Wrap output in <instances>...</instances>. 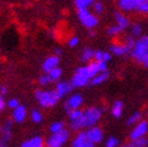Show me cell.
<instances>
[{"label": "cell", "mask_w": 148, "mask_h": 147, "mask_svg": "<svg viewBox=\"0 0 148 147\" xmlns=\"http://www.w3.org/2000/svg\"><path fill=\"white\" fill-rule=\"evenodd\" d=\"M140 0H117V7L124 13L136 12Z\"/></svg>", "instance_id": "7c38bea8"}, {"label": "cell", "mask_w": 148, "mask_h": 147, "mask_svg": "<svg viewBox=\"0 0 148 147\" xmlns=\"http://www.w3.org/2000/svg\"><path fill=\"white\" fill-rule=\"evenodd\" d=\"M136 12L147 16V14H148V0H145V1H142V3L138 4L137 9H136Z\"/></svg>", "instance_id": "d6a6232c"}, {"label": "cell", "mask_w": 148, "mask_h": 147, "mask_svg": "<svg viewBox=\"0 0 148 147\" xmlns=\"http://www.w3.org/2000/svg\"><path fill=\"white\" fill-rule=\"evenodd\" d=\"M110 77V74L107 71H101L99 74H97L90 81V83L94 84V86H99V84H102V83H105L106 81L108 80Z\"/></svg>", "instance_id": "44dd1931"}, {"label": "cell", "mask_w": 148, "mask_h": 147, "mask_svg": "<svg viewBox=\"0 0 148 147\" xmlns=\"http://www.w3.org/2000/svg\"><path fill=\"white\" fill-rule=\"evenodd\" d=\"M119 147H128V146H119Z\"/></svg>", "instance_id": "bcb514c9"}, {"label": "cell", "mask_w": 148, "mask_h": 147, "mask_svg": "<svg viewBox=\"0 0 148 147\" xmlns=\"http://www.w3.org/2000/svg\"><path fill=\"white\" fill-rule=\"evenodd\" d=\"M71 147H95V145L88 140L86 133L81 130V131H77V135L72 140Z\"/></svg>", "instance_id": "2e32d148"}, {"label": "cell", "mask_w": 148, "mask_h": 147, "mask_svg": "<svg viewBox=\"0 0 148 147\" xmlns=\"http://www.w3.org/2000/svg\"><path fill=\"white\" fill-rule=\"evenodd\" d=\"M142 120V112L141 111H136L134 112L128 120V126H134V124H136L138 121Z\"/></svg>", "instance_id": "1f68e13d"}, {"label": "cell", "mask_w": 148, "mask_h": 147, "mask_svg": "<svg viewBox=\"0 0 148 147\" xmlns=\"http://www.w3.org/2000/svg\"><path fill=\"white\" fill-rule=\"evenodd\" d=\"M70 140V131L63 129L57 133H51V135L45 140L46 147H64Z\"/></svg>", "instance_id": "277c9868"}, {"label": "cell", "mask_w": 148, "mask_h": 147, "mask_svg": "<svg viewBox=\"0 0 148 147\" xmlns=\"http://www.w3.org/2000/svg\"><path fill=\"white\" fill-rule=\"evenodd\" d=\"M135 40H136V38H134L132 35H125L124 36V40H123V42L125 43V46H127L130 51H131V48L134 47V43H135Z\"/></svg>", "instance_id": "836d02e7"}, {"label": "cell", "mask_w": 148, "mask_h": 147, "mask_svg": "<svg viewBox=\"0 0 148 147\" xmlns=\"http://www.w3.org/2000/svg\"><path fill=\"white\" fill-rule=\"evenodd\" d=\"M98 65H99L100 72H101V71H107V68H108V63H107V62L100 60V62H98Z\"/></svg>", "instance_id": "f35d334b"}, {"label": "cell", "mask_w": 148, "mask_h": 147, "mask_svg": "<svg viewBox=\"0 0 148 147\" xmlns=\"http://www.w3.org/2000/svg\"><path fill=\"white\" fill-rule=\"evenodd\" d=\"M73 4L77 10H84V9H90L93 0H73Z\"/></svg>", "instance_id": "83f0119b"}, {"label": "cell", "mask_w": 148, "mask_h": 147, "mask_svg": "<svg viewBox=\"0 0 148 147\" xmlns=\"http://www.w3.org/2000/svg\"><path fill=\"white\" fill-rule=\"evenodd\" d=\"M69 113V124L70 128L73 131H81L86 128V120H84V113L81 109L78 110H72L68 112Z\"/></svg>", "instance_id": "8992f818"}, {"label": "cell", "mask_w": 148, "mask_h": 147, "mask_svg": "<svg viewBox=\"0 0 148 147\" xmlns=\"http://www.w3.org/2000/svg\"><path fill=\"white\" fill-rule=\"evenodd\" d=\"M59 64H60V57L57 56V54H52V56H48L47 58H45V60L42 62L41 69H42L43 72L47 74L51 70L58 68Z\"/></svg>", "instance_id": "4fadbf2b"}, {"label": "cell", "mask_w": 148, "mask_h": 147, "mask_svg": "<svg viewBox=\"0 0 148 147\" xmlns=\"http://www.w3.org/2000/svg\"><path fill=\"white\" fill-rule=\"evenodd\" d=\"M94 53H95V51L92 47H84L82 49V52H81L79 59L83 63H89V62L94 60Z\"/></svg>", "instance_id": "ffe728a7"}, {"label": "cell", "mask_w": 148, "mask_h": 147, "mask_svg": "<svg viewBox=\"0 0 148 147\" xmlns=\"http://www.w3.org/2000/svg\"><path fill=\"white\" fill-rule=\"evenodd\" d=\"M12 134H13V121L9 120V121H6L5 124L3 126V133H1L3 141L5 144H7L12 139Z\"/></svg>", "instance_id": "d6986e66"}, {"label": "cell", "mask_w": 148, "mask_h": 147, "mask_svg": "<svg viewBox=\"0 0 148 147\" xmlns=\"http://www.w3.org/2000/svg\"><path fill=\"white\" fill-rule=\"evenodd\" d=\"M93 1H94V0H93Z\"/></svg>", "instance_id": "c3c4849f"}, {"label": "cell", "mask_w": 148, "mask_h": 147, "mask_svg": "<svg viewBox=\"0 0 148 147\" xmlns=\"http://www.w3.org/2000/svg\"><path fill=\"white\" fill-rule=\"evenodd\" d=\"M0 147H7L6 144L3 141V139H1V137H0Z\"/></svg>", "instance_id": "ee69618b"}, {"label": "cell", "mask_w": 148, "mask_h": 147, "mask_svg": "<svg viewBox=\"0 0 148 147\" xmlns=\"http://www.w3.org/2000/svg\"><path fill=\"white\" fill-rule=\"evenodd\" d=\"M92 11L97 14V16H101V14L105 12V5H103L100 0H94L93 4H92Z\"/></svg>", "instance_id": "d4e9b609"}, {"label": "cell", "mask_w": 148, "mask_h": 147, "mask_svg": "<svg viewBox=\"0 0 148 147\" xmlns=\"http://www.w3.org/2000/svg\"><path fill=\"white\" fill-rule=\"evenodd\" d=\"M111 59H112V54H111L110 52H105V51H103V53H102V60L108 63Z\"/></svg>", "instance_id": "ab89813d"}, {"label": "cell", "mask_w": 148, "mask_h": 147, "mask_svg": "<svg viewBox=\"0 0 148 147\" xmlns=\"http://www.w3.org/2000/svg\"><path fill=\"white\" fill-rule=\"evenodd\" d=\"M45 147H46V146H45Z\"/></svg>", "instance_id": "681fc988"}, {"label": "cell", "mask_w": 148, "mask_h": 147, "mask_svg": "<svg viewBox=\"0 0 148 147\" xmlns=\"http://www.w3.org/2000/svg\"><path fill=\"white\" fill-rule=\"evenodd\" d=\"M77 18L79 21V23L84 28H87L88 30L95 29L100 23L99 16H97V14H95L93 11H90L89 9L77 10Z\"/></svg>", "instance_id": "3957f363"}, {"label": "cell", "mask_w": 148, "mask_h": 147, "mask_svg": "<svg viewBox=\"0 0 148 147\" xmlns=\"http://www.w3.org/2000/svg\"><path fill=\"white\" fill-rule=\"evenodd\" d=\"M128 147H148V139L146 136L138 139H131Z\"/></svg>", "instance_id": "603a6c76"}, {"label": "cell", "mask_w": 148, "mask_h": 147, "mask_svg": "<svg viewBox=\"0 0 148 147\" xmlns=\"http://www.w3.org/2000/svg\"><path fill=\"white\" fill-rule=\"evenodd\" d=\"M54 54H57V56L60 57V56L63 54V49H62L60 47H57V48L54 49Z\"/></svg>", "instance_id": "b9f144b4"}, {"label": "cell", "mask_w": 148, "mask_h": 147, "mask_svg": "<svg viewBox=\"0 0 148 147\" xmlns=\"http://www.w3.org/2000/svg\"><path fill=\"white\" fill-rule=\"evenodd\" d=\"M123 32H124L123 29H121L117 24L110 25V27L107 28V30H106V33H107V35L110 36V38H118V36L122 35Z\"/></svg>", "instance_id": "484cf974"}, {"label": "cell", "mask_w": 148, "mask_h": 147, "mask_svg": "<svg viewBox=\"0 0 148 147\" xmlns=\"http://www.w3.org/2000/svg\"><path fill=\"white\" fill-rule=\"evenodd\" d=\"M63 129H65V123L63 121H56L49 126L51 133H57V131H60Z\"/></svg>", "instance_id": "f546056e"}, {"label": "cell", "mask_w": 148, "mask_h": 147, "mask_svg": "<svg viewBox=\"0 0 148 147\" xmlns=\"http://www.w3.org/2000/svg\"><path fill=\"white\" fill-rule=\"evenodd\" d=\"M0 93H1L3 95H6L7 93H9V87L5 86V84H0Z\"/></svg>", "instance_id": "60d3db41"}, {"label": "cell", "mask_w": 148, "mask_h": 147, "mask_svg": "<svg viewBox=\"0 0 148 147\" xmlns=\"http://www.w3.org/2000/svg\"><path fill=\"white\" fill-rule=\"evenodd\" d=\"M83 105V97L81 94H71L68 97V99L64 102V109L66 110V112H70L72 110H78Z\"/></svg>", "instance_id": "ba28073f"}, {"label": "cell", "mask_w": 148, "mask_h": 147, "mask_svg": "<svg viewBox=\"0 0 148 147\" xmlns=\"http://www.w3.org/2000/svg\"><path fill=\"white\" fill-rule=\"evenodd\" d=\"M90 81H92V75L88 71L87 65H84V67H79L76 69L70 82L73 86V88H82L86 87L87 84H89Z\"/></svg>", "instance_id": "5b68a950"}, {"label": "cell", "mask_w": 148, "mask_h": 147, "mask_svg": "<svg viewBox=\"0 0 148 147\" xmlns=\"http://www.w3.org/2000/svg\"><path fill=\"white\" fill-rule=\"evenodd\" d=\"M1 133H3V126H0V137H1Z\"/></svg>", "instance_id": "f6af8a7d"}, {"label": "cell", "mask_w": 148, "mask_h": 147, "mask_svg": "<svg viewBox=\"0 0 148 147\" xmlns=\"http://www.w3.org/2000/svg\"><path fill=\"white\" fill-rule=\"evenodd\" d=\"M130 35H132L134 38H138L142 35V25L140 23H131L130 25Z\"/></svg>", "instance_id": "f1b7e54d"}, {"label": "cell", "mask_w": 148, "mask_h": 147, "mask_svg": "<svg viewBox=\"0 0 148 147\" xmlns=\"http://www.w3.org/2000/svg\"><path fill=\"white\" fill-rule=\"evenodd\" d=\"M123 111H124L123 102L121 100L114 101L112 107H111V113H112V116L116 117V118H119V117H122V115H123Z\"/></svg>", "instance_id": "7402d4cb"}, {"label": "cell", "mask_w": 148, "mask_h": 147, "mask_svg": "<svg viewBox=\"0 0 148 147\" xmlns=\"http://www.w3.org/2000/svg\"><path fill=\"white\" fill-rule=\"evenodd\" d=\"M34 95H35V99H36V101H38V104L42 109L54 107L59 102V100H60V98H59V95L57 94L56 89H49L48 87L36 89Z\"/></svg>", "instance_id": "6da1fadb"}, {"label": "cell", "mask_w": 148, "mask_h": 147, "mask_svg": "<svg viewBox=\"0 0 148 147\" xmlns=\"http://www.w3.org/2000/svg\"><path fill=\"white\" fill-rule=\"evenodd\" d=\"M130 54L136 63L142 64L143 59L148 56V35H141L136 38Z\"/></svg>", "instance_id": "7a4b0ae2"}, {"label": "cell", "mask_w": 148, "mask_h": 147, "mask_svg": "<svg viewBox=\"0 0 148 147\" xmlns=\"http://www.w3.org/2000/svg\"><path fill=\"white\" fill-rule=\"evenodd\" d=\"M114 22L121 29H123V30H127V29H129L131 25V21L129 18V16L119 10L114 12Z\"/></svg>", "instance_id": "9a60e30c"}, {"label": "cell", "mask_w": 148, "mask_h": 147, "mask_svg": "<svg viewBox=\"0 0 148 147\" xmlns=\"http://www.w3.org/2000/svg\"><path fill=\"white\" fill-rule=\"evenodd\" d=\"M19 147H45V139L40 135L32 136L24 140Z\"/></svg>", "instance_id": "ac0fdd59"}, {"label": "cell", "mask_w": 148, "mask_h": 147, "mask_svg": "<svg viewBox=\"0 0 148 147\" xmlns=\"http://www.w3.org/2000/svg\"><path fill=\"white\" fill-rule=\"evenodd\" d=\"M48 74V76H49V78H51V81H52V83H54V82H57V81H59V80H62V76H63V70H62V68H56V69H53V70H51L49 72H47Z\"/></svg>", "instance_id": "4316f807"}, {"label": "cell", "mask_w": 148, "mask_h": 147, "mask_svg": "<svg viewBox=\"0 0 148 147\" xmlns=\"http://www.w3.org/2000/svg\"><path fill=\"white\" fill-rule=\"evenodd\" d=\"M84 133H86V136H87L88 140H89L92 144H94V145H98V144L102 142L103 136H105L103 135V130L98 126L89 127L88 130L84 131Z\"/></svg>", "instance_id": "9c48e42d"}, {"label": "cell", "mask_w": 148, "mask_h": 147, "mask_svg": "<svg viewBox=\"0 0 148 147\" xmlns=\"http://www.w3.org/2000/svg\"><path fill=\"white\" fill-rule=\"evenodd\" d=\"M38 82H39V84H40L42 88H46V87H48V86L52 84V81H51V78H49V76H48V74H46V72H43L42 75L39 77Z\"/></svg>", "instance_id": "4dcf8cb0"}, {"label": "cell", "mask_w": 148, "mask_h": 147, "mask_svg": "<svg viewBox=\"0 0 148 147\" xmlns=\"http://www.w3.org/2000/svg\"><path fill=\"white\" fill-rule=\"evenodd\" d=\"M5 110H6V98H5V95L0 93V113L4 112Z\"/></svg>", "instance_id": "74e56055"}, {"label": "cell", "mask_w": 148, "mask_h": 147, "mask_svg": "<svg viewBox=\"0 0 148 147\" xmlns=\"http://www.w3.org/2000/svg\"><path fill=\"white\" fill-rule=\"evenodd\" d=\"M148 134V122L145 120L138 121L136 124H134V128L131 129L130 139H138L145 137Z\"/></svg>", "instance_id": "30bf717a"}, {"label": "cell", "mask_w": 148, "mask_h": 147, "mask_svg": "<svg viewBox=\"0 0 148 147\" xmlns=\"http://www.w3.org/2000/svg\"><path fill=\"white\" fill-rule=\"evenodd\" d=\"M19 104L21 102L17 98H10L9 100H6V107H9L10 110H14Z\"/></svg>", "instance_id": "e575fe53"}, {"label": "cell", "mask_w": 148, "mask_h": 147, "mask_svg": "<svg viewBox=\"0 0 148 147\" xmlns=\"http://www.w3.org/2000/svg\"><path fill=\"white\" fill-rule=\"evenodd\" d=\"M110 51H111V54H114L116 57H125L130 53V49L125 46V43L122 41V42H114L111 45L110 47Z\"/></svg>", "instance_id": "e0dca14e"}, {"label": "cell", "mask_w": 148, "mask_h": 147, "mask_svg": "<svg viewBox=\"0 0 148 147\" xmlns=\"http://www.w3.org/2000/svg\"><path fill=\"white\" fill-rule=\"evenodd\" d=\"M142 64H143V67H145V68H148V56H147V57L145 58V59H143Z\"/></svg>", "instance_id": "7bdbcfd3"}, {"label": "cell", "mask_w": 148, "mask_h": 147, "mask_svg": "<svg viewBox=\"0 0 148 147\" xmlns=\"http://www.w3.org/2000/svg\"><path fill=\"white\" fill-rule=\"evenodd\" d=\"M57 84H56V92H57V94L59 95V98L60 99H63V98H65V97H68V95H70L71 94V92H72V89H73V86L71 84V82L70 81H57L56 82Z\"/></svg>", "instance_id": "8fae6325"}, {"label": "cell", "mask_w": 148, "mask_h": 147, "mask_svg": "<svg viewBox=\"0 0 148 147\" xmlns=\"http://www.w3.org/2000/svg\"><path fill=\"white\" fill-rule=\"evenodd\" d=\"M79 45V38L78 36H71V38L68 40V46L70 48H76Z\"/></svg>", "instance_id": "8d00e7d4"}, {"label": "cell", "mask_w": 148, "mask_h": 147, "mask_svg": "<svg viewBox=\"0 0 148 147\" xmlns=\"http://www.w3.org/2000/svg\"><path fill=\"white\" fill-rule=\"evenodd\" d=\"M147 115H148V107H147Z\"/></svg>", "instance_id": "7dc6e473"}, {"label": "cell", "mask_w": 148, "mask_h": 147, "mask_svg": "<svg viewBox=\"0 0 148 147\" xmlns=\"http://www.w3.org/2000/svg\"><path fill=\"white\" fill-rule=\"evenodd\" d=\"M106 147H119V140L114 136H111L106 140Z\"/></svg>", "instance_id": "d590c367"}, {"label": "cell", "mask_w": 148, "mask_h": 147, "mask_svg": "<svg viewBox=\"0 0 148 147\" xmlns=\"http://www.w3.org/2000/svg\"><path fill=\"white\" fill-rule=\"evenodd\" d=\"M28 118V110L24 105L19 104L14 110H12V121L16 124L24 123Z\"/></svg>", "instance_id": "5bb4252c"}, {"label": "cell", "mask_w": 148, "mask_h": 147, "mask_svg": "<svg viewBox=\"0 0 148 147\" xmlns=\"http://www.w3.org/2000/svg\"><path fill=\"white\" fill-rule=\"evenodd\" d=\"M29 116H30L32 122L35 123V124H40V123L43 122V113L40 111V110H38V109H34Z\"/></svg>", "instance_id": "cb8c5ba5"}, {"label": "cell", "mask_w": 148, "mask_h": 147, "mask_svg": "<svg viewBox=\"0 0 148 147\" xmlns=\"http://www.w3.org/2000/svg\"><path fill=\"white\" fill-rule=\"evenodd\" d=\"M102 112H103V109H100L98 106H90L86 109L83 111L84 120H86V128L97 126L102 117Z\"/></svg>", "instance_id": "52a82bcc"}]
</instances>
